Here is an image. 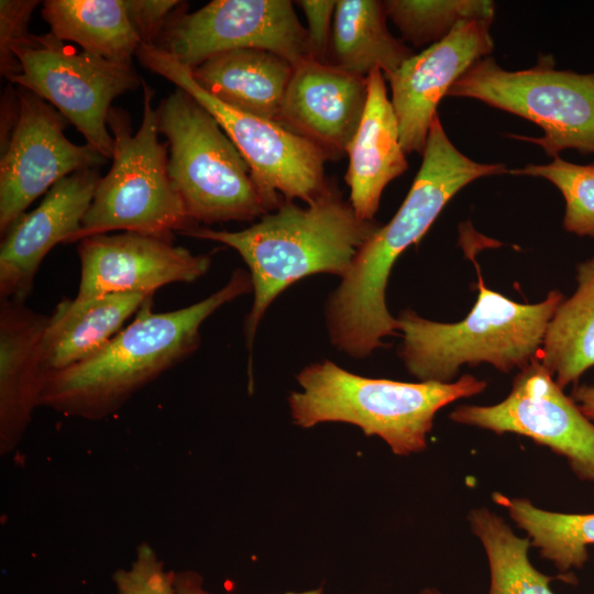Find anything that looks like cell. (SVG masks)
Returning a JSON list of instances; mask_svg holds the SVG:
<instances>
[{
    "mask_svg": "<svg viewBox=\"0 0 594 594\" xmlns=\"http://www.w3.org/2000/svg\"><path fill=\"white\" fill-rule=\"evenodd\" d=\"M507 173L505 164L479 163L448 138L433 119L422 163L400 208L362 246L326 305L331 343L355 359L367 358L397 334V319L386 306L389 273L398 256L418 243L450 199L473 180Z\"/></svg>",
    "mask_w": 594,
    "mask_h": 594,
    "instance_id": "obj_1",
    "label": "cell"
},
{
    "mask_svg": "<svg viewBox=\"0 0 594 594\" xmlns=\"http://www.w3.org/2000/svg\"><path fill=\"white\" fill-rule=\"evenodd\" d=\"M252 290L250 273L238 268L222 288L190 306L153 312L150 298L133 321L96 354L47 373L41 406L88 420L113 415L136 392L199 348L200 327L208 317Z\"/></svg>",
    "mask_w": 594,
    "mask_h": 594,
    "instance_id": "obj_2",
    "label": "cell"
},
{
    "mask_svg": "<svg viewBox=\"0 0 594 594\" xmlns=\"http://www.w3.org/2000/svg\"><path fill=\"white\" fill-rule=\"evenodd\" d=\"M380 224L360 219L341 193L329 184L306 207L284 202L241 231L195 227L183 234L234 249L250 270L252 309L245 320L252 348L261 319L272 301L293 283L312 274L343 278Z\"/></svg>",
    "mask_w": 594,
    "mask_h": 594,
    "instance_id": "obj_3",
    "label": "cell"
},
{
    "mask_svg": "<svg viewBox=\"0 0 594 594\" xmlns=\"http://www.w3.org/2000/svg\"><path fill=\"white\" fill-rule=\"evenodd\" d=\"M297 381L302 391L288 397L297 426L352 424L366 436L382 438L397 455L422 451L437 411L486 387V382L470 374L451 383L370 378L329 360L304 367Z\"/></svg>",
    "mask_w": 594,
    "mask_h": 594,
    "instance_id": "obj_4",
    "label": "cell"
},
{
    "mask_svg": "<svg viewBox=\"0 0 594 594\" xmlns=\"http://www.w3.org/2000/svg\"><path fill=\"white\" fill-rule=\"evenodd\" d=\"M477 270V299L468 316L446 323L404 310L399 355L419 382L451 383L461 365L488 363L508 373L524 369L540 352L550 319L564 296L551 290L536 304H520L488 289Z\"/></svg>",
    "mask_w": 594,
    "mask_h": 594,
    "instance_id": "obj_5",
    "label": "cell"
},
{
    "mask_svg": "<svg viewBox=\"0 0 594 594\" xmlns=\"http://www.w3.org/2000/svg\"><path fill=\"white\" fill-rule=\"evenodd\" d=\"M143 116L135 134L128 111L111 107L112 165L100 177L79 231L69 243L116 230L172 239L198 227L188 216L167 168V142L158 141L154 91L143 80Z\"/></svg>",
    "mask_w": 594,
    "mask_h": 594,
    "instance_id": "obj_6",
    "label": "cell"
},
{
    "mask_svg": "<svg viewBox=\"0 0 594 594\" xmlns=\"http://www.w3.org/2000/svg\"><path fill=\"white\" fill-rule=\"evenodd\" d=\"M156 108L158 131L169 145V177L196 224L251 221L271 212L212 113L177 87Z\"/></svg>",
    "mask_w": 594,
    "mask_h": 594,
    "instance_id": "obj_7",
    "label": "cell"
},
{
    "mask_svg": "<svg viewBox=\"0 0 594 594\" xmlns=\"http://www.w3.org/2000/svg\"><path fill=\"white\" fill-rule=\"evenodd\" d=\"M448 96L475 99L536 123L543 135L509 136L539 145L549 157L568 148L594 154V73L556 69L552 57L513 72L486 56L453 84Z\"/></svg>",
    "mask_w": 594,
    "mask_h": 594,
    "instance_id": "obj_8",
    "label": "cell"
},
{
    "mask_svg": "<svg viewBox=\"0 0 594 594\" xmlns=\"http://www.w3.org/2000/svg\"><path fill=\"white\" fill-rule=\"evenodd\" d=\"M140 63L185 90L201 103L234 143L251 170V176L271 209L284 200L311 202L327 189V154L309 140L276 121L233 109L199 87L191 69L158 46L141 44Z\"/></svg>",
    "mask_w": 594,
    "mask_h": 594,
    "instance_id": "obj_9",
    "label": "cell"
},
{
    "mask_svg": "<svg viewBox=\"0 0 594 594\" xmlns=\"http://www.w3.org/2000/svg\"><path fill=\"white\" fill-rule=\"evenodd\" d=\"M21 72L8 80L54 106L106 158L112 157L113 138L108 128L111 102L142 86L132 66L78 53L51 32L33 35L13 51Z\"/></svg>",
    "mask_w": 594,
    "mask_h": 594,
    "instance_id": "obj_10",
    "label": "cell"
},
{
    "mask_svg": "<svg viewBox=\"0 0 594 594\" xmlns=\"http://www.w3.org/2000/svg\"><path fill=\"white\" fill-rule=\"evenodd\" d=\"M186 8L184 2L172 14L156 46L191 70L240 48L265 50L293 65L311 57L307 30L289 0H213L191 13Z\"/></svg>",
    "mask_w": 594,
    "mask_h": 594,
    "instance_id": "obj_11",
    "label": "cell"
},
{
    "mask_svg": "<svg viewBox=\"0 0 594 594\" xmlns=\"http://www.w3.org/2000/svg\"><path fill=\"white\" fill-rule=\"evenodd\" d=\"M450 419L496 433L526 436L565 458L579 479L594 482V422L563 393L539 359L519 371L503 402L459 406Z\"/></svg>",
    "mask_w": 594,
    "mask_h": 594,
    "instance_id": "obj_12",
    "label": "cell"
},
{
    "mask_svg": "<svg viewBox=\"0 0 594 594\" xmlns=\"http://www.w3.org/2000/svg\"><path fill=\"white\" fill-rule=\"evenodd\" d=\"M18 118L0 160V233L58 180L108 160L94 146L64 134L67 119L34 92L18 89Z\"/></svg>",
    "mask_w": 594,
    "mask_h": 594,
    "instance_id": "obj_13",
    "label": "cell"
},
{
    "mask_svg": "<svg viewBox=\"0 0 594 594\" xmlns=\"http://www.w3.org/2000/svg\"><path fill=\"white\" fill-rule=\"evenodd\" d=\"M492 23L462 21L444 38L384 76L391 86V102L406 154L422 155L441 99L475 62L493 52Z\"/></svg>",
    "mask_w": 594,
    "mask_h": 594,
    "instance_id": "obj_14",
    "label": "cell"
},
{
    "mask_svg": "<svg viewBox=\"0 0 594 594\" xmlns=\"http://www.w3.org/2000/svg\"><path fill=\"white\" fill-rule=\"evenodd\" d=\"M80 283L76 300L117 293H154L191 283L210 268L208 255L193 254L172 239L136 232L97 234L78 242Z\"/></svg>",
    "mask_w": 594,
    "mask_h": 594,
    "instance_id": "obj_15",
    "label": "cell"
},
{
    "mask_svg": "<svg viewBox=\"0 0 594 594\" xmlns=\"http://www.w3.org/2000/svg\"><path fill=\"white\" fill-rule=\"evenodd\" d=\"M100 179L97 168L58 180L37 208L23 213L4 233L0 248V298L24 301L46 254L79 231Z\"/></svg>",
    "mask_w": 594,
    "mask_h": 594,
    "instance_id": "obj_16",
    "label": "cell"
},
{
    "mask_svg": "<svg viewBox=\"0 0 594 594\" xmlns=\"http://www.w3.org/2000/svg\"><path fill=\"white\" fill-rule=\"evenodd\" d=\"M367 99V77L307 58L294 65L276 122L330 158L346 154Z\"/></svg>",
    "mask_w": 594,
    "mask_h": 594,
    "instance_id": "obj_17",
    "label": "cell"
},
{
    "mask_svg": "<svg viewBox=\"0 0 594 594\" xmlns=\"http://www.w3.org/2000/svg\"><path fill=\"white\" fill-rule=\"evenodd\" d=\"M48 316L23 301L1 299L0 305V452L21 442L34 409L41 406L45 378L41 344Z\"/></svg>",
    "mask_w": 594,
    "mask_h": 594,
    "instance_id": "obj_18",
    "label": "cell"
},
{
    "mask_svg": "<svg viewBox=\"0 0 594 594\" xmlns=\"http://www.w3.org/2000/svg\"><path fill=\"white\" fill-rule=\"evenodd\" d=\"M385 80L378 68L369 74L364 112L346 150L349 202L367 221L374 220L385 187L408 167Z\"/></svg>",
    "mask_w": 594,
    "mask_h": 594,
    "instance_id": "obj_19",
    "label": "cell"
},
{
    "mask_svg": "<svg viewBox=\"0 0 594 594\" xmlns=\"http://www.w3.org/2000/svg\"><path fill=\"white\" fill-rule=\"evenodd\" d=\"M154 295L117 293L57 304L42 338L45 373L61 371L96 354L123 328L124 322Z\"/></svg>",
    "mask_w": 594,
    "mask_h": 594,
    "instance_id": "obj_20",
    "label": "cell"
},
{
    "mask_svg": "<svg viewBox=\"0 0 594 594\" xmlns=\"http://www.w3.org/2000/svg\"><path fill=\"white\" fill-rule=\"evenodd\" d=\"M294 65L257 48L216 54L191 70L210 96L239 111L276 121Z\"/></svg>",
    "mask_w": 594,
    "mask_h": 594,
    "instance_id": "obj_21",
    "label": "cell"
},
{
    "mask_svg": "<svg viewBox=\"0 0 594 594\" xmlns=\"http://www.w3.org/2000/svg\"><path fill=\"white\" fill-rule=\"evenodd\" d=\"M386 20L383 1L338 0L328 63L363 77L376 68L384 76L395 72L414 51L389 32Z\"/></svg>",
    "mask_w": 594,
    "mask_h": 594,
    "instance_id": "obj_22",
    "label": "cell"
},
{
    "mask_svg": "<svg viewBox=\"0 0 594 594\" xmlns=\"http://www.w3.org/2000/svg\"><path fill=\"white\" fill-rule=\"evenodd\" d=\"M42 15L59 41L74 42L84 52L132 66L141 40L125 0H46Z\"/></svg>",
    "mask_w": 594,
    "mask_h": 594,
    "instance_id": "obj_23",
    "label": "cell"
},
{
    "mask_svg": "<svg viewBox=\"0 0 594 594\" xmlns=\"http://www.w3.org/2000/svg\"><path fill=\"white\" fill-rule=\"evenodd\" d=\"M576 283L550 319L540 349L541 363L561 388L594 367V256L578 264Z\"/></svg>",
    "mask_w": 594,
    "mask_h": 594,
    "instance_id": "obj_24",
    "label": "cell"
},
{
    "mask_svg": "<svg viewBox=\"0 0 594 594\" xmlns=\"http://www.w3.org/2000/svg\"><path fill=\"white\" fill-rule=\"evenodd\" d=\"M493 499L505 507L515 524L525 530L541 557L563 574L581 569L588 560L587 547L594 546V513L563 514L535 507L528 499L494 493Z\"/></svg>",
    "mask_w": 594,
    "mask_h": 594,
    "instance_id": "obj_25",
    "label": "cell"
},
{
    "mask_svg": "<svg viewBox=\"0 0 594 594\" xmlns=\"http://www.w3.org/2000/svg\"><path fill=\"white\" fill-rule=\"evenodd\" d=\"M472 531L482 542L490 565L488 594H554L549 584L554 579L532 566L528 559L529 538H520L495 513L487 508L471 510Z\"/></svg>",
    "mask_w": 594,
    "mask_h": 594,
    "instance_id": "obj_26",
    "label": "cell"
},
{
    "mask_svg": "<svg viewBox=\"0 0 594 594\" xmlns=\"http://www.w3.org/2000/svg\"><path fill=\"white\" fill-rule=\"evenodd\" d=\"M387 19L399 30L403 41L415 47L430 46L444 38L460 22L491 20L495 4L487 0H386Z\"/></svg>",
    "mask_w": 594,
    "mask_h": 594,
    "instance_id": "obj_27",
    "label": "cell"
},
{
    "mask_svg": "<svg viewBox=\"0 0 594 594\" xmlns=\"http://www.w3.org/2000/svg\"><path fill=\"white\" fill-rule=\"evenodd\" d=\"M507 173L552 183L565 200L564 230L580 237H594V162L580 165L557 156L549 164H527Z\"/></svg>",
    "mask_w": 594,
    "mask_h": 594,
    "instance_id": "obj_28",
    "label": "cell"
},
{
    "mask_svg": "<svg viewBox=\"0 0 594 594\" xmlns=\"http://www.w3.org/2000/svg\"><path fill=\"white\" fill-rule=\"evenodd\" d=\"M175 572L166 571L155 550L143 542L129 569L113 574L118 594H176Z\"/></svg>",
    "mask_w": 594,
    "mask_h": 594,
    "instance_id": "obj_29",
    "label": "cell"
},
{
    "mask_svg": "<svg viewBox=\"0 0 594 594\" xmlns=\"http://www.w3.org/2000/svg\"><path fill=\"white\" fill-rule=\"evenodd\" d=\"M37 0L0 1V72L7 79L20 74L21 66L13 51L32 41L29 21Z\"/></svg>",
    "mask_w": 594,
    "mask_h": 594,
    "instance_id": "obj_30",
    "label": "cell"
},
{
    "mask_svg": "<svg viewBox=\"0 0 594 594\" xmlns=\"http://www.w3.org/2000/svg\"><path fill=\"white\" fill-rule=\"evenodd\" d=\"M130 21L141 44L156 46L172 14L183 6L178 0H125Z\"/></svg>",
    "mask_w": 594,
    "mask_h": 594,
    "instance_id": "obj_31",
    "label": "cell"
},
{
    "mask_svg": "<svg viewBox=\"0 0 594 594\" xmlns=\"http://www.w3.org/2000/svg\"><path fill=\"white\" fill-rule=\"evenodd\" d=\"M307 19V36L311 57L328 63L337 1L300 0L296 2Z\"/></svg>",
    "mask_w": 594,
    "mask_h": 594,
    "instance_id": "obj_32",
    "label": "cell"
},
{
    "mask_svg": "<svg viewBox=\"0 0 594 594\" xmlns=\"http://www.w3.org/2000/svg\"><path fill=\"white\" fill-rule=\"evenodd\" d=\"M176 594H211L204 590L201 576L193 571H184L175 573L174 578ZM286 594H322V590H312L304 593H286Z\"/></svg>",
    "mask_w": 594,
    "mask_h": 594,
    "instance_id": "obj_33",
    "label": "cell"
},
{
    "mask_svg": "<svg viewBox=\"0 0 594 594\" xmlns=\"http://www.w3.org/2000/svg\"><path fill=\"white\" fill-rule=\"evenodd\" d=\"M572 399L576 403L584 416L594 422V386L587 384L575 385L572 392Z\"/></svg>",
    "mask_w": 594,
    "mask_h": 594,
    "instance_id": "obj_34",
    "label": "cell"
},
{
    "mask_svg": "<svg viewBox=\"0 0 594 594\" xmlns=\"http://www.w3.org/2000/svg\"><path fill=\"white\" fill-rule=\"evenodd\" d=\"M421 594H441V593L433 588H426L421 592Z\"/></svg>",
    "mask_w": 594,
    "mask_h": 594,
    "instance_id": "obj_35",
    "label": "cell"
}]
</instances>
